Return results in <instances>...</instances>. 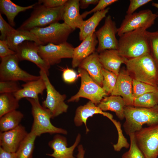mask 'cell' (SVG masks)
<instances>
[{
  "label": "cell",
  "instance_id": "6da1fadb",
  "mask_svg": "<svg viewBox=\"0 0 158 158\" xmlns=\"http://www.w3.org/2000/svg\"><path fill=\"white\" fill-rule=\"evenodd\" d=\"M146 30L139 28L119 36L118 51L122 57L129 59L151 53Z\"/></svg>",
  "mask_w": 158,
  "mask_h": 158
},
{
  "label": "cell",
  "instance_id": "7a4b0ae2",
  "mask_svg": "<svg viewBox=\"0 0 158 158\" xmlns=\"http://www.w3.org/2000/svg\"><path fill=\"white\" fill-rule=\"evenodd\" d=\"M125 64L133 79L158 87V67L151 53L127 59Z\"/></svg>",
  "mask_w": 158,
  "mask_h": 158
},
{
  "label": "cell",
  "instance_id": "3957f363",
  "mask_svg": "<svg viewBox=\"0 0 158 158\" xmlns=\"http://www.w3.org/2000/svg\"><path fill=\"white\" fill-rule=\"evenodd\" d=\"M124 114L123 127L129 135L140 130L144 124L149 126L158 123V105L150 108L125 106Z\"/></svg>",
  "mask_w": 158,
  "mask_h": 158
},
{
  "label": "cell",
  "instance_id": "277c9868",
  "mask_svg": "<svg viewBox=\"0 0 158 158\" xmlns=\"http://www.w3.org/2000/svg\"><path fill=\"white\" fill-rule=\"evenodd\" d=\"M31 106V113L33 122L30 132L37 137L43 134L48 133L66 135L67 131L63 128L54 126L51 122L52 116L50 111L41 105L39 99L26 98Z\"/></svg>",
  "mask_w": 158,
  "mask_h": 158
},
{
  "label": "cell",
  "instance_id": "5b68a950",
  "mask_svg": "<svg viewBox=\"0 0 158 158\" xmlns=\"http://www.w3.org/2000/svg\"><path fill=\"white\" fill-rule=\"evenodd\" d=\"M64 8V5L49 8L37 3L30 16L18 29L30 31L36 28L44 27L59 22L63 20Z\"/></svg>",
  "mask_w": 158,
  "mask_h": 158
},
{
  "label": "cell",
  "instance_id": "8992f818",
  "mask_svg": "<svg viewBox=\"0 0 158 158\" xmlns=\"http://www.w3.org/2000/svg\"><path fill=\"white\" fill-rule=\"evenodd\" d=\"M74 31L65 23L57 22L47 26L36 28L30 31L33 33L42 45L49 43L59 44L67 42Z\"/></svg>",
  "mask_w": 158,
  "mask_h": 158
},
{
  "label": "cell",
  "instance_id": "52a82bcc",
  "mask_svg": "<svg viewBox=\"0 0 158 158\" xmlns=\"http://www.w3.org/2000/svg\"><path fill=\"white\" fill-rule=\"evenodd\" d=\"M81 85L77 93L69 99L68 102L78 101L80 98L87 99L97 105L102 100L108 95V93L91 78L84 69L78 68Z\"/></svg>",
  "mask_w": 158,
  "mask_h": 158
},
{
  "label": "cell",
  "instance_id": "ba28073f",
  "mask_svg": "<svg viewBox=\"0 0 158 158\" xmlns=\"http://www.w3.org/2000/svg\"><path fill=\"white\" fill-rule=\"evenodd\" d=\"M19 60L16 54L1 58L0 81H23L25 83L40 78L29 73L19 66Z\"/></svg>",
  "mask_w": 158,
  "mask_h": 158
},
{
  "label": "cell",
  "instance_id": "9c48e42d",
  "mask_svg": "<svg viewBox=\"0 0 158 158\" xmlns=\"http://www.w3.org/2000/svg\"><path fill=\"white\" fill-rule=\"evenodd\" d=\"M134 135L138 146L146 158H157L158 123L142 128Z\"/></svg>",
  "mask_w": 158,
  "mask_h": 158
},
{
  "label": "cell",
  "instance_id": "30bf717a",
  "mask_svg": "<svg viewBox=\"0 0 158 158\" xmlns=\"http://www.w3.org/2000/svg\"><path fill=\"white\" fill-rule=\"evenodd\" d=\"M158 17L157 14L149 9L126 14L118 28L117 34L119 37L125 33L139 28L147 30L154 24Z\"/></svg>",
  "mask_w": 158,
  "mask_h": 158
},
{
  "label": "cell",
  "instance_id": "8fae6325",
  "mask_svg": "<svg viewBox=\"0 0 158 158\" xmlns=\"http://www.w3.org/2000/svg\"><path fill=\"white\" fill-rule=\"evenodd\" d=\"M39 73L45 83L47 93L46 99L42 102V105L50 111L52 118L66 112L68 106L64 102L66 95L61 94L56 90L44 71L40 70Z\"/></svg>",
  "mask_w": 158,
  "mask_h": 158
},
{
  "label": "cell",
  "instance_id": "7c38bea8",
  "mask_svg": "<svg viewBox=\"0 0 158 158\" xmlns=\"http://www.w3.org/2000/svg\"><path fill=\"white\" fill-rule=\"evenodd\" d=\"M117 29L111 16L108 15L106 17L103 25L95 32L98 41V53L106 50H118V40L116 36Z\"/></svg>",
  "mask_w": 158,
  "mask_h": 158
},
{
  "label": "cell",
  "instance_id": "4fadbf2b",
  "mask_svg": "<svg viewBox=\"0 0 158 158\" xmlns=\"http://www.w3.org/2000/svg\"><path fill=\"white\" fill-rule=\"evenodd\" d=\"M74 48L67 42L59 44L49 43L40 45L38 54L51 66L60 63L62 59L72 58Z\"/></svg>",
  "mask_w": 158,
  "mask_h": 158
},
{
  "label": "cell",
  "instance_id": "5bb4252c",
  "mask_svg": "<svg viewBox=\"0 0 158 158\" xmlns=\"http://www.w3.org/2000/svg\"><path fill=\"white\" fill-rule=\"evenodd\" d=\"M39 45L34 42L25 41L18 46L16 54L20 61L27 60L34 63L48 76L51 66L39 54Z\"/></svg>",
  "mask_w": 158,
  "mask_h": 158
},
{
  "label": "cell",
  "instance_id": "9a60e30c",
  "mask_svg": "<svg viewBox=\"0 0 158 158\" xmlns=\"http://www.w3.org/2000/svg\"><path fill=\"white\" fill-rule=\"evenodd\" d=\"M133 79L123 68L118 76L116 82L111 95L121 96L123 99L126 106H133L134 97L133 88Z\"/></svg>",
  "mask_w": 158,
  "mask_h": 158
},
{
  "label": "cell",
  "instance_id": "2e32d148",
  "mask_svg": "<svg viewBox=\"0 0 158 158\" xmlns=\"http://www.w3.org/2000/svg\"><path fill=\"white\" fill-rule=\"evenodd\" d=\"M28 134L25 127L20 124L13 129L0 132V147L7 152H16Z\"/></svg>",
  "mask_w": 158,
  "mask_h": 158
},
{
  "label": "cell",
  "instance_id": "e0dca14e",
  "mask_svg": "<svg viewBox=\"0 0 158 158\" xmlns=\"http://www.w3.org/2000/svg\"><path fill=\"white\" fill-rule=\"evenodd\" d=\"M81 135L78 134L74 144L68 147L66 137L57 134L48 143V145L53 150V152L46 155L54 158H75L73 156V152L79 143Z\"/></svg>",
  "mask_w": 158,
  "mask_h": 158
},
{
  "label": "cell",
  "instance_id": "ac0fdd59",
  "mask_svg": "<svg viewBox=\"0 0 158 158\" xmlns=\"http://www.w3.org/2000/svg\"><path fill=\"white\" fill-rule=\"evenodd\" d=\"M95 32H92L74 48L71 63L73 68L78 67L83 60L95 52L98 41Z\"/></svg>",
  "mask_w": 158,
  "mask_h": 158
},
{
  "label": "cell",
  "instance_id": "d6986e66",
  "mask_svg": "<svg viewBox=\"0 0 158 158\" xmlns=\"http://www.w3.org/2000/svg\"><path fill=\"white\" fill-rule=\"evenodd\" d=\"M100 114L107 117L113 123L115 120L113 118V115L111 114L102 111L97 105L89 101L85 104L78 107L76 109L74 123L77 126H80L84 123L86 127L87 133L89 130L87 126V121L90 117H92L95 114Z\"/></svg>",
  "mask_w": 158,
  "mask_h": 158
},
{
  "label": "cell",
  "instance_id": "ffe728a7",
  "mask_svg": "<svg viewBox=\"0 0 158 158\" xmlns=\"http://www.w3.org/2000/svg\"><path fill=\"white\" fill-rule=\"evenodd\" d=\"M78 67L85 70L94 81L102 87L103 67L99 61L98 53L95 51L83 60Z\"/></svg>",
  "mask_w": 158,
  "mask_h": 158
},
{
  "label": "cell",
  "instance_id": "44dd1931",
  "mask_svg": "<svg viewBox=\"0 0 158 158\" xmlns=\"http://www.w3.org/2000/svg\"><path fill=\"white\" fill-rule=\"evenodd\" d=\"M79 0H67L64 5L63 20L74 30L80 28L84 20L80 14Z\"/></svg>",
  "mask_w": 158,
  "mask_h": 158
},
{
  "label": "cell",
  "instance_id": "7402d4cb",
  "mask_svg": "<svg viewBox=\"0 0 158 158\" xmlns=\"http://www.w3.org/2000/svg\"><path fill=\"white\" fill-rule=\"evenodd\" d=\"M99 61L103 67L118 75L122 63L125 64L126 59L120 56L117 50H104L99 54Z\"/></svg>",
  "mask_w": 158,
  "mask_h": 158
},
{
  "label": "cell",
  "instance_id": "603a6c76",
  "mask_svg": "<svg viewBox=\"0 0 158 158\" xmlns=\"http://www.w3.org/2000/svg\"><path fill=\"white\" fill-rule=\"evenodd\" d=\"M23 87L13 94L18 100L23 98L39 99V94L42 95L46 89L45 83L42 78L26 82L21 85Z\"/></svg>",
  "mask_w": 158,
  "mask_h": 158
},
{
  "label": "cell",
  "instance_id": "cb8c5ba5",
  "mask_svg": "<svg viewBox=\"0 0 158 158\" xmlns=\"http://www.w3.org/2000/svg\"><path fill=\"white\" fill-rule=\"evenodd\" d=\"M6 40L9 48L16 52L18 46L26 41H33L39 45H42L30 31L18 29H14L9 33Z\"/></svg>",
  "mask_w": 158,
  "mask_h": 158
},
{
  "label": "cell",
  "instance_id": "d4e9b609",
  "mask_svg": "<svg viewBox=\"0 0 158 158\" xmlns=\"http://www.w3.org/2000/svg\"><path fill=\"white\" fill-rule=\"evenodd\" d=\"M97 106L103 111H110L114 112L120 120L125 118L124 108L126 104L120 96L111 95L105 97Z\"/></svg>",
  "mask_w": 158,
  "mask_h": 158
},
{
  "label": "cell",
  "instance_id": "484cf974",
  "mask_svg": "<svg viewBox=\"0 0 158 158\" xmlns=\"http://www.w3.org/2000/svg\"><path fill=\"white\" fill-rule=\"evenodd\" d=\"M110 8L94 13L93 15L88 19L84 20L82 26L79 28V39L83 41L92 32H95V29L100 22L109 12Z\"/></svg>",
  "mask_w": 158,
  "mask_h": 158
},
{
  "label": "cell",
  "instance_id": "4316f807",
  "mask_svg": "<svg viewBox=\"0 0 158 158\" xmlns=\"http://www.w3.org/2000/svg\"><path fill=\"white\" fill-rule=\"evenodd\" d=\"M36 3L27 6L17 5L10 0H0V11L7 17L9 23L13 27L15 26L14 21L16 16L20 12L34 8Z\"/></svg>",
  "mask_w": 158,
  "mask_h": 158
},
{
  "label": "cell",
  "instance_id": "83f0119b",
  "mask_svg": "<svg viewBox=\"0 0 158 158\" xmlns=\"http://www.w3.org/2000/svg\"><path fill=\"white\" fill-rule=\"evenodd\" d=\"M24 117L20 111L15 110L8 113L0 118V132L13 129L19 126Z\"/></svg>",
  "mask_w": 158,
  "mask_h": 158
},
{
  "label": "cell",
  "instance_id": "f1b7e54d",
  "mask_svg": "<svg viewBox=\"0 0 158 158\" xmlns=\"http://www.w3.org/2000/svg\"><path fill=\"white\" fill-rule=\"evenodd\" d=\"M37 137L30 131L28 133L16 152L17 158H32L35 142Z\"/></svg>",
  "mask_w": 158,
  "mask_h": 158
},
{
  "label": "cell",
  "instance_id": "f546056e",
  "mask_svg": "<svg viewBox=\"0 0 158 158\" xmlns=\"http://www.w3.org/2000/svg\"><path fill=\"white\" fill-rule=\"evenodd\" d=\"M19 101L13 93L0 95V118L4 115L16 110L19 106Z\"/></svg>",
  "mask_w": 158,
  "mask_h": 158
},
{
  "label": "cell",
  "instance_id": "4dcf8cb0",
  "mask_svg": "<svg viewBox=\"0 0 158 158\" xmlns=\"http://www.w3.org/2000/svg\"><path fill=\"white\" fill-rule=\"evenodd\" d=\"M158 105V92L145 93L134 98L133 106L150 108Z\"/></svg>",
  "mask_w": 158,
  "mask_h": 158
},
{
  "label": "cell",
  "instance_id": "1f68e13d",
  "mask_svg": "<svg viewBox=\"0 0 158 158\" xmlns=\"http://www.w3.org/2000/svg\"><path fill=\"white\" fill-rule=\"evenodd\" d=\"M102 73L103 78L102 87L108 95L111 94L116 85L118 75L104 68Z\"/></svg>",
  "mask_w": 158,
  "mask_h": 158
},
{
  "label": "cell",
  "instance_id": "d6a6232c",
  "mask_svg": "<svg viewBox=\"0 0 158 158\" xmlns=\"http://www.w3.org/2000/svg\"><path fill=\"white\" fill-rule=\"evenodd\" d=\"M133 88L134 98H137L145 93L158 92V87L133 79Z\"/></svg>",
  "mask_w": 158,
  "mask_h": 158
},
{
  "label": "cell",
  "instance_id": "836d02e7",
  "mask_svg": "<svg viewBox=\"0 0 158 158\" xmlns=\"http://www.w3.org/2000/svg\"><path fill=\"white\" fill-rule=\"evenodd\" d=\"M129 136L130 141L129 149L122 155L121 158H146L137 144L134 133Z\"/></svg>",
  "mask_w": 158,
  "mask_h": 158
},
{
  "label": "cell",
  "instance_id": "e575fe53",
  "mask_svg": "<svg viewBox=\"0 0 158 158\" xmlns=\"http://www.w3.org/2000/svg\"><path fill=\"white\" fill-rule=\"evenodd\" d=\"M147 34L151 54L158 67V30L147 31Z\"/></svg>",
  "mask_w": 158,
  "mask_h": 158
},
{
  "label": "cell",
  "instance_id": "d590c367",
  "mask_svg": "<svg viewBox=\"0 0 158 158\" xmlns=\"http://www.w3.org/2000/svg\"><path fill=\"white\" fill-rule=\"evenodd\" d=\"M22 88L18 81H0V93H15Z\"/></svg>",
  "mask_w": 158,
  "mask_h": 158
},
{
  "label": "cell",
  "instance_id": "8d00e7d4",
  "mask_svg": "<svg viewBox=\"0 0 158 158\" xmlns=\"http://www.w3.org/2000/svg\"><path fill=\"white\" fill-rule=\"evenodd\" d=\"M118 1V0H99L94 8L89 11H85L82 13L81 14L82 17L83 19L84 18L88 15L103 10L106 8L108 6Z\"/></svg>",
  "mask_w": 158,
  "mask_h": 158
},
{
  "label": "cell",
  "instance_id": "74e56055",
  "mask_svg": "<svg viewBox=\"0 0 158 158\" xmlns=\"http://www.w3.org/2000/svg\"><path fill=\"white\" fill-rule=\"evenodd\" d=\"M14 29L4 20L0 13V40H6L7 36Z\"/></svg>",
  "mask_w": 158,
  "mask_h": 158
},
{
  "label": "cell",
  "instance_id": "f35d334b",
  "mask_svg": "<svg viewBox=\"0 0 158 158\" xmlns=\"http://www.w3.org/2000/svg\"><path fill=\"white\" fill-rule=\"evenodd\" d=\"M62 73V78L64 81L66 83H71L75 82L79 77L73 69L69 68H61Z\"/></svg>",
  "mask_w": 158,
  "mask_h": 158
},
{
  "label": "cell",
  "instance_id": "ab89813d",
  "mask_svg": "<svg viewBox=\"0 0 158 158\" xmlns=\"http://www.w3.org/2000/svg\"><path fill=\"white\" fill-rule=\"evenodd\" d=\"M152 0H130L126 14H132L140 7L152 1Z\"/></svg>",
  "mask_w": 158,
  "mask_h": 158
},
{
  "label": "cell",
  "instance_id": "60d3db41",
  "mask_svg": "<svg viewBox=\"0 0 158 158\" xmlns=\"http://www.w3.org/2000/svg\"><path fill=\"white\" fill-rule=\"evenodd\" d=\"M68 0H40L38 4L49 8H55L64 5Z\"/></svg>",
  "mask_w": 158,
  "mask_h": 158
},
{
  "label": "cell",
  "instance_id": "b9f144b4",
  "mask_svg": "<svg viewBox=\"0 0 158 158\" xmlns=\"http://www.w3.org/2000/svg\"><path fill=\"white\" fill-rule=\"evenodd\" d=\"M10 49L6 40H0V57L1 58L16 54Z\"/></svg>",
  "mask_w": 158,
  "mask_h": 158
},
{
  "label": "cell",
  "instance_id": "7bdbcfd3",
  "mask_svg": "<svg viewBox=\"0 0 158 158\" xmlns=\"http://www.w3.org/2000/svg\"><path fill=\"white\" fill-rule=\"evenodd\" d=\"M99 0H79L80 7L81 9H85L90 4H97Z\"/></svg>",
  "mask_w": 158,
  "mask_h": 158
},
{
  "label": "cell",
  "instance_id": "ee69618b",
  "mask_svg": "<svg viewBox=\"0 0 158 158\" xmlns=\"http://www.w3.org/2000/svg\"><path fill=\"white\" fill-rule=\"evenodd\" d=\"M0 158H17L16 152H7L0 147Z\"/></svg>",
  "mask_w": 158,
  "mask_h": 158
},
{
  "label": "cell",
  "instance_id": "f6af8a7d",
  "mask_svg": "<svg viewBox=\"0 0 158 158\" xmlns=\"http://www.w3.org/2000/svg\"><path fill=\"white\" fill-rule=\"evenodd\" d=\"M78 148V152L77 155V158H84L85 151L82 145H79Z\"/></svg>",
  "mask_w": 158,
  "mask_h": 158
},
{
  "label": "cell",
  "instance_id": "bcb514c9",
  "mask_svg": "<svg viewBox=\"0 0 158 158\" xmlns=\"http://www.w3.org/2000/svg\"><path fill=\"white\" fill-rule=\"evenodd\" d=\"M152 6L156 8L158 10V3L153 2L152 4ZM157 15L158 16V11Z\"/></svg>",
  "mask_w": 158,
  "mask_h": 158
}]
</instances>
